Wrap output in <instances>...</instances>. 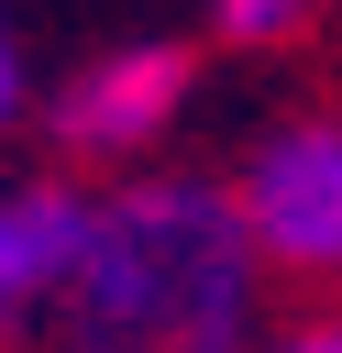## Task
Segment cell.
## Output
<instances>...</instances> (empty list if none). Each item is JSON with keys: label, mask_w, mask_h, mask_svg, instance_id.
Returning <instances> with one entry per match:
<instances>
[{"label": "cell", "mask_w": 342, "mask_h": 353, "mask_svg": "<svg viewBox=\"0 0 342 353\" xmlns=\"http://www.w3.org/2000/svg\"><path fill=\"white\" fill-rule=\"evenodd\" d=\"M298 22H309V0H221V33H243V44H276Z\"/></svg>", "instance_id": "obj_5"}, {"label": "cell", "mask_w": 342, "mask_h": 353, "mask_svg": "<svg viewBox=\"0 0 342 353\" xmlns=\"http://www.w3.org/2000/svg\"><path fill=\"white\" fill-rule=\"evenodd\" d=\"M88 221H99V199H77V188H22V199H0V331L66 298V276H77V254H88Z\"/></svg>", "instance_id": "obj_4"}, {"label": "cell", "mask_w": 342, "mask_h": 353, "mask_svg": "<svg viewBox=\"0 0 342 353\" xmlns=\"http://www.w3.org/2000/svg\"><path fill=\"white\" fill-rule=\"evenodd\" d=\"M66 353H243L254 342V243L221 188L143 176L99 199L66 276Z\"/></svg>", "instance_id": "obj_1"}, {"label": "cell", "mask_w": 342, "mask_h": 353, "mask_svg": "<svg viewBox=\"0 0 342 353\" xmlns=\"http://www.w3.org/2000/svg\"><path fill=\"white\" fill-rule=\"evenodd\" d=\"M276 353H342V320H320V331H287Z\"/></svg>", "instance_id": "obj_6"}, {"label": "cell", "mask_w": 342, "mask_h": 353, "mask_svg": "<svg viewBox=\"0 0 342 353\" xmlns=\"http://www.w3.org/2000/svg\"><path fill=\"white\" fill-rule=\"evenodd\" d=\"M11 99H22V55H11V33H0V121H11Z\"/></svg>", "instance_id": "obj_7"}, {"label": "cell", "mask_w": 342, "mask_h": 353, "mask_svg": "<svg viewBox=\"0 0 342 353\" xmlns=\"http://www.w3.org/2000/svg\"><path fill=\"white\" fill-rule=\"evenodd\" d=\"M232 221L254 243V265H298V276H342V121H287L254 143Z\"/></svg>", "instance_id": "obj_2"}, {"label": "cell", "mask_w": 342, "mask_h": 353, "mask_svg": "<svg viewBox=\"0 0 342 353\" xmlns=\"http://www.w3.org/2000/svg\"><path fill=\"white\" fill-rule=\"evenodd\" d=\"M177 99H188V55H165V44H121V55H99V66L66 77L55 132H66L77 154H132V143H154V132L177 121Z\"/></svg>", "instance_id": "obj_3"}]
</instances>
